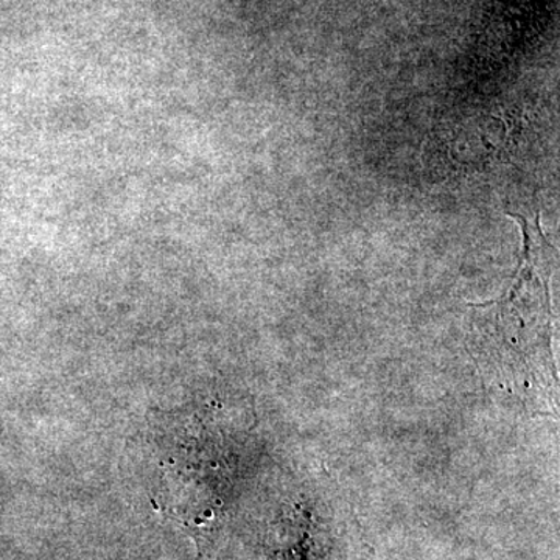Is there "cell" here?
Returning a JSON list of instances; mask_svg holds the SVG:
<instances>
[{
  "label": "cell",
  "mask_w": 560,
  "mask_h": 560,
  "mask_svg": "<svg viewBox=\"0 0 560 560\" xmlns=\"http://www.w3.org/2000/svg\"><path fill=\"white\" fill-rule=\"evenodd\" d=\"M522 228L523 249L517 275L510 290L500 301L486 307L495 311L501 345L512 350L517 368V350L528 355V348L548 350L551 330L550 279L556 265V249L540 230V217L525 219L518 213H508ZM541 355V353H540Z\"/></svg>",
  "instance_id": "obj_1"
},
{
  "label": "cell",
  "mask_w": 560,
  "mask_h": 560,
  "mask_svg": "<svg viewBox=\"0 0 560 560\" xmlns=\"http://www.w3.org/2000/svg\"><path fill=\"white\" fill-rule=\"evenodd\" d=\"M289 523L290 525L282 530L285 536L276 540V544L270 547L268 552L270 560H307L308 540H311L308 523L304 515Z\"/></svg>",
  "instance_id": "obj_2"
}]
</instances>
